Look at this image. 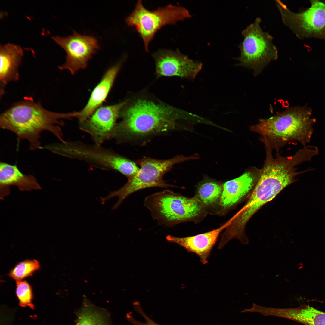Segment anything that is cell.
<instances>
[{
	"label": "cell",
	"mask_w": 325,
	"mask_h": 325,
	"mask_svg": "<svg viewBox=\"0 0 325 325\" xmlns=\"http://www.w3.org/2000/svg\"><path fill=\"white\" fill-rule=\"evenodd\" d=\"M126 100L112 138L120 141L144 140L178 128L186 112L151 95L141 93Z\"/></svg>",
	"instance_id": "obj_1"
},
{
	"label": "cell",
	"mask_w": 325,
	"mask_h": 325,
	"mask_svg": "<svg viewBox=\"0 0 325 325\" xmlns=\"http://www.w3.org/2000/svg\"><path fill=\"white\" fill-rule=\"evenodd\" d=\"M260 169L259 177L250 196L244 206L234 216L233 220L224 231L229 240L237 239L241 242L246 240L245 229L249 219L284 188L296 181V177L299 174L289 160L280 156L267 157Z\"/></svg>",
	"instance_id": "obj_2"
},
{
	"label": "cell",
	"mask_w": 325,
	"mask_h": 325,
	"mask_svg": "<svg viewBox=\"0 0 325 325\" xmlns=\"http://www.w3.org/2000/svg\"><path fill=\"white\" fill-rule=\"evenodd\" d=\"M69 119L68 113L51 111L39 102L26 99L14 104L0 115V127L14 133L18 140H26L31 150L41 149V134L45 131L52 133L63 141L60 126L62 119Z\"/></svg>",
	"instance_id": "obj_3"
},
{
	"label": "cell",
	"mask_w": 325,
	"mask_h": 325,
	"mask_svg": "<svg viewBox=\"0 0 325 325\" xmlns=\"http://www.w3.org/2000/svg\"><path fill=\"white\" fill-rule=\"evenodd\" d=\"M316 120L307 106L289 108L274 116L260 119L250 130L260 135L259 140L272 150H279L289 142L296 141L303 147L310 143Z\"/></svg>",
	"instance_id": "obj_4"
},
{
	"label": "cell",
	"mask_w": 325,
	"mask_h": 325,
	"mask_svg": "<svg viewBox=\"0 0 325 325\" xmlns=\"http://www.w3.org/2000/svg\"><path fill=\"white\" fill-rule=\"evenodd\" d=\"M100 146L64 141L50 144L48 149L56 154L82 160L96 167L116 170L128 178L138 172L140 168L134 162Z\"/></svg>",
	"instance_id": "obj_5"
},
{
	"label": "cell",
	"mask_w": 325,
	"mask_h": 325,
	"mask_svg": "<svg viewBox=\"0 0 325 325\" xmlns=\"http://www.w3.org/2000/svg\"><path fill=\"white\" fill-rule=\"evenodd\" d=\"M144 205L158 224L168 227L195 219L203 212L197 197H186L167 190L148 196Z\"/></svg>",
	"instance_id": "obj_6"
},
{
	"label": "cell",
	"mask_w": 325,
	"mask_h": 325,
	"mask_svg": "<svg viewBox=\"0 0 325 325\" xmlns=\"http://www.w3.org/2000/svg\"><path fill=\"white\" fill-rule=\"evenodd\" d=\"M199 158L197 154H194L189 156L178 155L166 159L147 157L138 159L136 162L140 167L138 172L132 177L128 178L127 182L120 188L110 191L108 197L110 199L118 197V200L115 205L119 207L129 195L141 189L152 187L167 188L175 187L168 184L163 179L164 175L176 164Z\"/></svg>",
	"instance_id": "obj_7"
},
{
	"label": "cell",
	"mask_w": 325,
	"mask_h": 325,
	"mask_svg": "<svg viewBox=\"0 0 325 325\" xmlns=\"http://www.w3.org/2000/svg\"><path fill=\"white\" fill-rule=\"evenodd\" d=\"M261 21V18L257 17L242 31L243 39L238 46L240 56L236 59L239 62V65L252 69L255 76L278 58L273 38L268 32L262 30Z\"/></svg>",
	"instance_id": "obj_8"
},
{
	"label": "cell",
	"mask_w": 325,
	"mask_h": 325,
	"mask_svg": "<svg viewBox=\"0 0 325 325\" xmlns=\"http://www.w3.org/2000/svg\"><path fill=\"white\" fill-rule=\"evenodd\" d=\"M191 16L188 11L182 7L169 4L151 11L144 7L142 1L138 0L125 20L128 26L135 28L148 52L149 43L158 30L165 25L175 24Z\"/></svg>",
	"instance_id": "obj_9"
},
{
	"label": "cell",
	"mask_w": 325,
	"mask_h": 325,
	"mask_svg": "<svg viewBox=\"0 0 325 325\" xmlns=\"http://www.w3.org/2000/svg\"><path fill=\"white\" fill-rule=\"evenodd\" d=\"M275 1L283 23L298 38L325 40V3L310 0V7L296 13L291 11L282 1Z\"/></svg>",
	"instance_id": "obj_10"
},
{
	"label": "cell",
	"mask_w": 325,
	"mask_h": 325,
	"mask_svg": "<svg viewBox=\"0 0 325 325\" xmlns=\"http://www.w3.org/2000/svg\"><path fill=\"white\" fill-rule=\"evenodd\" d=\"M51 38L66 53L65 62L58 68L61 70H69L73 75L79 70L85 69L89 60L100 48L96 37L81 34L74 30L71 35Z\"/></svg>",
	"instance_id": "obj_11"
},
{
	"label": "cell",
	"mask_w": 325,
	"mask_h": 325,
	"mask_svg": "<svg viewBox=\"0 0 325 325\" xmlns=\"http://www.w3.org/2000/svg\"><path fill=\"white\" fill-rule=\"evenodd\" d=\"M153 56L157 77L178 76L192 80L203 66L201 62L190 59L178 50H161Z\"/></svg>",
	"instance_id": "obj_12"
},
{
	"label": "cell",
	"mask_w": 325,
	"mask_h": 325,
	"mask_svg": "<svg viewBox=\"0 0 325 325\" xmlns=\"http://www.w3.org/2000/svg\"><path fill=\"white\" fill-rule=\"evenodd\" d=\"M126 100L117 104L100 107L87 119L80 124V128L91 136L95 144H100L112 138Z\"/></svg>",
	"instance_id": "obj_13"
},
{
	"label": "cell",
	"mask_w": 325,
	"mask_h": 325,
	"mask_svg": "<svg viewBox=\"0 0 325 325\" xmlns=\"http://www.w3.org/2000/svg\"><path fill=\"white\" fill-rule=\"evenodd\" d=\"M233 217L218 228L203 233L183 237H178L170 235L166 237L167 241L184 247L188 252L194 253L200 258L201 262L207 264L211 252L215 245L218 237L222 232L231 223Z\"/></svg>",
	"instance_id": "obj_14"
},
{
	"label": "cell",
	"mask_w": 325,
	"mask_h": 325,
	"mask_svg": "<svg viewBox=\"0 0 325 325\" xmlns=\"http://www.w3.org/2000/svg\"><path fill=\"white\" fill-rule=\"evenodd\" d=\"M260 173V169L252 167L237 178L224 183L220 198L221 205L227 208L238 202L256 184Z\"/></svg>",
	"instance_id": "obj_15"
},
{
	"label": "cell",
	"mask_w": 325,
	"mask_h": 325,
	"mask_svg": "<svg viewBox=\"0 0 325 325\" xmlns=\"http://www.w3.org/2000/svg\"><path fill=\"white\" fill-rule=\"evenodd\" d=\"M121 65L120 62L107 70L92 91L86 105L80 111L71 113L72 118L77 117L81 123L100 107L111 88Z\"/></svg>",
	"instance_id": "obj_16"
},
{
	"label": "cell",
	"mask_w": 325,
	"mask_h": 325,
	"mask_svg": "<svg viewBox=\"0 0 325 325\" xmlns=\"http://www.w3.org/2000/svg\"><path fill=\"white\" fill-rule=\"evenodd\" d=\"M24 52L19 45L7 43L0 47V94L2 97L5 93L6 85L10 82L17 81L19 75L18 68Z\"/></svg>",
	"instance_id": "obj_17"
},
{
	"label": "cell",
	"mask_w": 325,
	"mask_h": 325,
	"mask_svg": "<svg viewBox=\"0 0 325 325\" xmlns=\"http://www.w3.org/2000/svg\"><path fill=\"white\" fill-rule=\"evenodd\" d=\"M17 186L21 190H39L41 187L35 177L31 175L22 173L17 166L4 162L0 163L1 197L9 193V187Z\"/></svg>",
	"instance_id": "obj_18"
},
{
	"label": "cell",
	"mask_w": 325,
	"mask_h": 325,
	"mask_svg": "<svg viewBox=\"0 0 325 325\" xmlns=\"http://www.w3.org/2000/svg\"><path fill=\"white\" fill-rule=\"evenodd\" d=\"M75 314V325H112L108 311L96 306L85 296Z\"/></svg>",
	"instance_id": "obj_19"
},
{
	"label": "cell",
	"mask_w": 325,
	"mask_h": 325,
	"mask_svg": "<svg viewBox=\"0 0 325 325\" xmlns=\"http://www.w3.org/2000/svg\"><path fill=\"white\" fill-rule=\"evenodd\" d=\"M281 315L283 318L305 325H325V312L305 304L295 308H283Z\"/></svg>",
	"instance_id": "obj_20"
},
{
	"label": "cell",
	"mask_w": 325,
	"mask_h": 325,
	"mask_svg": "<svg viewBox=\"0 0 325 325\" xmlns=\"http://www.w3.org/2000/svg\"><path fill=\"white\" fill-rule=\"evenodd\" d=\"M222 186L218 183L210 180L202 182L198 186V195L202 203L209 205L216 202L221 197Z\"/></svg>",
	"instance_id": "obj_21"
},
{
	"label": "cell",
	"mask_w": 325,
	"mask_h": 325,
	"mask_svg": "<svg viewBox=\"0 0 325 325\" xmlns=\"http://www.w3.org/2000/svg\"><path fill=\"white\" fill-rule=\"evenodd\" d=\"M40 267L39 262L36 260H26L17 264L11 270L9 275L16 281L31 276Z\"/></svg>",
	"instance_id": "obj_22"
},
{
	"label": "cell",
	"mask_w": 325,
	"mask_h": 325,
	"mask_svg": "<svg viewBox=\"0 0 325 325\" xmlns=\"http://www.w3.org/2000/svg\"><path fill=\"white\" fill-rule=\"evenodd\" d=\"M16 295L19 306L33 309L35 307L32 303L33 294L30 285L26 281L22 280L16 281Z\"/></svg>",
	"instance_id": "obj_23"
},
{
	"label": "cell",
	"mask_w": 325,
	"mask_h": 325,
	"mask_svg": "<svg viewBox=\"0 0 325 325\" xmlns=\"http://www.w3.org/2000/svg\"><path fill=\"white\" fill-rule=\"evenodd\" d=\"M134 308L135 311L143 317L145 321L143 322L137 320L130 313H127L126 317V319L132 325H160L153 321L146 315L139 303L137 302L134 303Z\"/></svg>",
	"instance_id": "obj_24"
}]
</instances>
